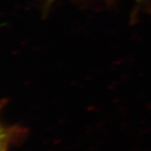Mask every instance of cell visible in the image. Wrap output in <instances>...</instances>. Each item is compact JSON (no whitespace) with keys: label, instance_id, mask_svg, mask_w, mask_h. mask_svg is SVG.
Returning a JSON list of instances; mask_svg holds the SVG:
<instances>
[{"label":"cell","instance_id":"6da1fadb","mask_svg":"<svg viewBox=\"0 0 151 151\" xmlns=\"http://www.w3.org/2000/svg\"><path fill=\"white\" fill-rule=\"evenodd\" d=\"M0 151H2L1 150V142H0Z\"/></svg>","mask_w":151,"mask_h":151}]
</instances>
